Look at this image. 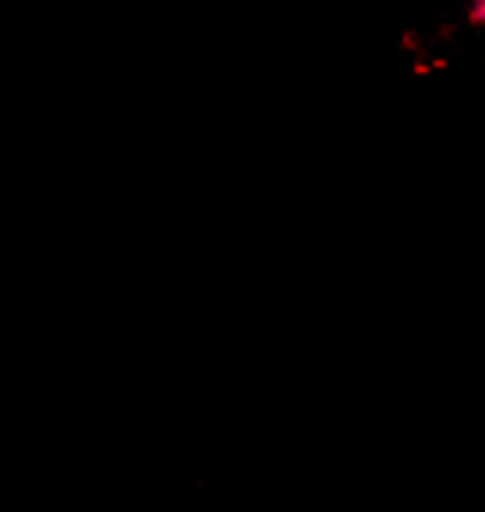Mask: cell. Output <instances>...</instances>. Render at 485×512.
<instances>
[{"label":"cell","instance_id":"obj_1","mask_svg":"<svg viewBox=\"0 0 485 512\" xmlns=\"http://www.w3.org/2000/svg\"><path fill=\"white\" fill-rule=\"evenodd\" d=\"M470 19L485 28V0H470Z\"/></svg>","mask_w":485,"mask_h":512}]
</instances>
